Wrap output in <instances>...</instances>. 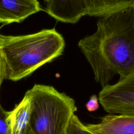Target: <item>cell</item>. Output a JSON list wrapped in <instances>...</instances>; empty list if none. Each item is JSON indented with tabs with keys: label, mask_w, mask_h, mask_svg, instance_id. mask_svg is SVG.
Here are the masks:
<instances>
[{
	"label": "cell",
	"mask_w": 134,
	"mask_h": 134,
	"mask_svg": "<svg viewBox=\"0 0 134 134\" xmlns=\"http://www.w3.org/2000/svg\"><path fill=\"white\" fill-rule=\"evenodd\" d=\"M96 25L77 45L104 87L116 74L121 80L134 73V7L100 17Z\"/></svg>",
	"instance_id": "6da1fadb"
},
{
	"label": "cell",
	"mask_w": 134,
	"mask_h": 134,
	"mask_svg": "<svg viewBox=\"0 0 134 134\" xmlns=\"http://www.w3.org/2000/svg\"><path fill=\"white\" fill-rule=\"evenodd\" d=\"M62 36L55 28L21 36L0 34V51L5 64V79L16 82L62 55Z\"/></svg>",
	"instance_id": "7a4b0ae2"
},
{
	"label": "cell",
	"mask_w": 134,
	"mask_h": 134,
	"mask_svg": "<svg viewBox=\"0 0 134 134\" xmlns=\"http://www.w3.org/2000/svg\"><path fill=\"white\" fill-rule=\"evenodd\" d=\"M27 93L31 99L29 127L34 134H66L76 111L74 100L53 86L35 84Z\"/></svg>",
	"instance_id": "3957f363"
},
{
	"label": "cell",
	"mask_w": 134,
	"mask_h": 134,
	"mask_svg": "<svg viewBox=\"0 0 134 134\" xmlns=\"http://www.w3.org/2000/svg\"><path fill=\"white\" fill-rule=\"evenodd\" d=\"M98 100L109 114L134 117V73L103 87Z\"/></svg>",
	"instance_id": "277c9868"
},
{
	"label": "cell",
	"mask_w": 134,
	"mask_h": 134,
	"mask_svg": "<svg viewBox=\"0 0 134 134\" xmlns=\"http://www.w3.org/2000/svg\"><path fill=\"white\" fill-rule=\"evenodd\" d=\"M46 12L57 21L75 24L87 15L85 0H49Z\"/></svg>",
	"instance_id": "5b68a950"
},
{
	"label": "cell",
	"mask_w": 134,
	"mask_h": 134,
	"mask_svg": "<svg viewBox=\"0 0 134 134\" xmlns=\"http://www.w3.org/2000/svg\"><path fill=\"white\" fill-rule=\"evenodd\" d=\"M41 10L37 0H0V24L19 23Z\"/></svg>",
	"instance_id": "8992f818"
},
{
	"label": "cell",
	"mask_w": 134,
	"mask_h": 134,
	"mask_svg": "<svg viewBox=\"0 0 134 134\" xmlns=\"http://www.w3.org/2000/svg\"><path fill=\"white\" fill-rule=\"evenodd\" d=\"M94 134H134V117L109 114L97 124H84Z\"/></svg>",
	"instance_id": "52a82bcc"
},
{
	"label": "cell",
	"mask_w": 134,
	"mask_h": 134,
	"mask_svg": "<svg viewBox=\"0 0 134 134\" xmlns=\"http://www.w3.org/2000/svg\"><path fill=\"white\" fill-rule=\"evenodd\" d=\"M31 99L26 93L21 102L12 111H8L6 121L10 134H25L29 124Z\"/></svg>",
	"instance_id": "ba28073f"
},
{
	"label": "cell",
	"mask_w": 134,
	"mask_h": 134,
	"mask_svg": "<svg viewBox=\"0 0 134 134\" xmlns=\"http://www.w3.org/2000/svg\"><path fill=\"white\" fill-rule=\"evenodd\" d=\"M87 15L102 17L133 5L134 0H85Z\"/></svg>",
	"instance_id": "9c48e42d"
},
{
	"label": "cell",
	"mask_w": 134,
	"mask_h": 134,
	"mask_svg": "<svg viewBox=\"0 0 134 134\" xmlns=\"http://www.w3.org/2000/svg\"><path fill=\"white\" fill-rule=\"evenodd\" d=\"M66 134H94L84 127L77 116L74 115L70 121Z\"/></svg>",
	"instance_id": "30bf717a"
},
{
	"label": "cell",
	"mask_w": 134,
	"mask_h": 134,
	"mask_svg": "<svg viewBox=\"0 0 134 134\" xmlns=\"http://www.w3.org/2000/svg\"><path fill=\"white\" fill-rule=\"evenodd\" d=\"M7 113L0 104V134H10L6 121Z\"/></svg>",
	"instance_id": "8fae6325"
},
{
	"label": "cell",
	"mask_w": 134,
	"mask_h": 134,
	"mask_svg": "<svg viewBox=\"0 0 134 134\" xmlns=\"http://www.w3.org/2000/svg\"><path fill=\"white\" fill-rule=\"evenodd\" d=\"M87 109L90 111H94L99 108L98 99L96 95L91 96L89 100L85 105Z\"/></svg>",
	"instance_id": "7c38bea8"
},
{
	"label": "cell",
	"mask_w": 134,
	"mask_h": 134,
	"mask_svg": "<svg viewBox=\"0 0 134 134\" xmlns=\"http://www.w3.org/2000/svg\"><path fill=\"white\" fill-rule=\"evenodd\" d=\"M6 75V70H5V64L1 52L0 51V88L2 83L5 79Z\"/></svg>",
	"instance_id": "4fadbf2b"
},
{
	"label": "cell",
	"mask_w": 134,
	"mask_h": 134,
	"mask_svg": "<svg viewBox=\"0 0 134 134\" xmlns=\"http://www.w3.org/2000/svg\"><path fill=\"white\" fill-rule=\"evenodd\" d=\"M25 134H34L29 127V125L28 124V126H27V129H26V132H25Z\"/></svg>",
	"instance_id": "5bb4252c"
},
{
	"label": "cell",
	"mask_w": 134,
	"mask_h": 134,
	"mask_svg": "<svg viewBox=\"0 0 134 134\" xmlns=\"http://www.w3.org/2000/svg\"><path fill=\"white\" fill-rule=\"evenodd\" d=\"M48 1H49V0H44V1L45 2H46V3H47V2Z\"/></svg>",
	"instance_id": "9a60e30c"
},
{
	"label": "cell",
	"mask_w": 134,
	"mask_h": 134,
	"mask_svg": "<svg viewBox=\"0 0 134 134\" xmlns=\"http://www.w3.org/2000/svg\"><path fill=\"white\" fill-rule=\"evenodd\" d=\"M133 7H134V1H133Z\"/></svg>",
	"instance_id": "2e32d148"
}]
</instances>
